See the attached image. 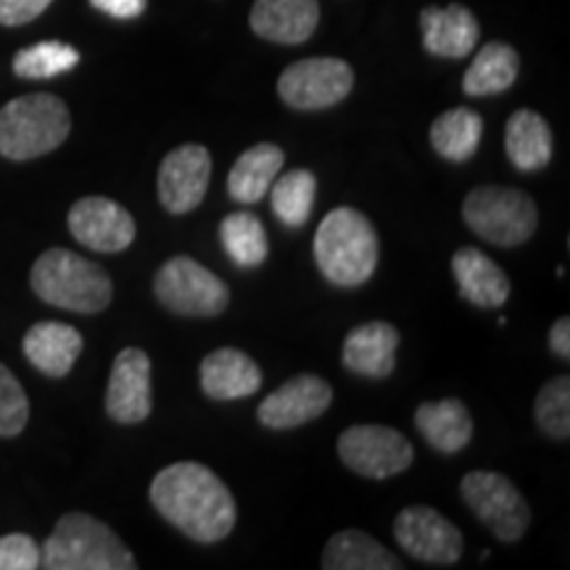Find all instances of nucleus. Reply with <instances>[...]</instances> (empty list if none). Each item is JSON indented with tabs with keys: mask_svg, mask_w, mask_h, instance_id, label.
<instances>
[{
	"mask_svg": "<svg viewBox=\"0 0 570 570\" xmlns=\"http://www.w3.org/2000/svg\"><path fill=\"white\" fill-rule=\"evenodd\" d=\"M148 497L167 523L202 544L227 539L238 520L230 489L202 462H175L159 470Z\"/></svg>",
	"mask_w": 570,
	"mask_h": 570,
	"instance_id": "f257e3e1",
	"label": "nucleus"
},
{
	"mask_svg": "<svg viewBox=\"0 0 570 570\" xmlns=\"http://www.w3.org/2000/svg\"><path fill=\"white\" fill-rule=\"evenodd\" d=\"M315 262L325 281L341 288H356L375 275L381 244L370 219L352 206H336L325 214L315 233Z\"/></svg>",
	"mask_w": 570,
	"mask_h": 570,
	"instance_id": "f03ea898",
	"label": "nucleus"
},
{
	"mask_svg": "<svg viewBox=\"0 0 570 570\" xmlns=\"http://www.w3.org/2000/svg\"><path fill=\"white\" fill-rule=\"evenodd\" d=\"M30 285L40 302L77 315H98L114 298L111 275L69 248H48L40 254L32 265Z\"/></svg>",
	"mask_w": 570,
	"mask_h": 570,
	"instance_id": "7ed1b4c3",
	"label": "nucleus"
},
{
	"mask_svg": "<svg viewBox=\"0 0 570 570\" xmlns=\"http://www.w3.org/2000/svg\"><path fill=\"white\" fill-rule=\"evenodd\" d=\"M40 568L48 570H135L138 560L104 520L67 512L40 550Z\"/></svg>",
	"mask_w": 570,
	"mask_h": 570,
	"instance_id": "20e7f679",
	"label": "nucleus"
},
{
	"mask_svg": "<svg viewBox=\"0 0 570 570\" xmlns=\"http://www.w3.org/2000/svg\"><path fill=\"white\" fill-rule=\"evenodd\" d=\"M71 132L69 106L53 92H30L0 109V156L32 161L56 151Z\"/></svg>",
	"mask_w": 570,
	"mask_h": 570,
	"instance_id": "39448f33",
	"label": "nucleus"
},
{
	"mask_svg": "<svg viewBox=\"0 0 570 570\" xmlns=\"http://www.w3.org/2000/svg\"><path fill=\"white\" fill-rule=\"evenodd\" d=\"M462 219L479 238L512 248L533 238L539 227V209L525 190L508 185H481L465 196Z\"/></svg>",
	"mask_w": 570,
	"mask_h": 570,
	"instance_id": "423d86ee",
	"label": "nucleus"
},
{
	"mask_svg": "<svg viewBox=\"0 0 570 570\" xmlns=\"http://www.w3.org/2000/svg\"><path fill=\"white\" fill-rule=\"evenodd\" d=\"M154 294L180 317H217L230 304V288L223 277L190 256H173L164 262L154 277Z\"/></svg>",
	"mask_w": 570,
	"mask_h": 570,
	"instance_id": "0eeeda50",
	"label": "nucleus"
},
{
	"mask_svg": "<svg viewBox=\"0 0 570 570\" xmlns=\"http://www.w3.org/2000/svg\"><path fill=\"white\" fill-rule=\"evenodd\" d=\"M468 510L504 544H515L531 525V508L504 473L473 470L460 483Z\"/></svg>",
	"mask_w": 570,
	"mask_h": 570,
	"instance_id": "6e6552de",
	"label": "nucleus"
},
{
	"mask_svg": "<svg viewBox=\"0 0 570 570\" xmlns=\"http://www.w3.org/2000/svg\"><path fill=\"white\" fill-rule=\"evenodd\" d=\"M338 458L362 479H391L415 462V449L402 431L389 425H352L338 436Z\"/></svg>",
	"mask_w": 570,
	"mask_h": 570,
	"instance_id": "1a4fd4ad",
	"label": "nucleus"
},
{
	"mask_svg": "<svg viewBox=\"0 0 570 570\" xmlns=\"http://www.w3.org/2000/svg\"><path fill=\"white\" fill-rule=\"evenodd\" d=\"M354 88V69L344 59L315 56L291 63L277 80V96L296 111H323L338 106Z\"/></svg>",
	"mask_w": 570,
	"mask_h": 570,
	"instance_id": "9d476101",
	"label": "nucleus"
},
{
	"mask_svg": "<svg viewBox=\"0 0 570 570\" xmlns=\"http://www.w3.org/2000/svg\"><path fill=\"white\" fill-rule=\"evenodd\" d=\"M394 537L412 560L436 568L458 566L462 550H465V539L458 525L425 504H412L399 512L394 520Z\"/></svg>",
	"mask_w": 570,
	"mask_h": 570,
	"instance_id": "9b49d317",
	"label": "nucleus"
},
{
	"mask_svg": "<svg viewBox=\"0 0 570 570\" xmlns=\"http://www.w3.org/2000/svg\"><path fill=\"white\" fill-rule=\"evenodd\" d=\"M212 180V154L198 142H185L175 151L164 156L159 177H156V190L159 202L169 214H188L202 206Z\"/></svg>",
	"mask_w": 570,
	"mask_h": 570,
	"instance_id": "f8f14e48",
	"label": "nucleus"
},
{
	"mask_svg": "<svg viewBox=\"0 0 570 570\" xmlns=\"http://www.w3.org/2000/svg\"><path fill=\"white\" fill-rule=\"evenodd\" d=\"M154 410L151 356L138 346H127L111 365L106 386V415L119 425L146 423Z\"/></svg>",
	"mask_w": 570,
	"mask_h": 570,
	"instance_id": "ddd939ff",
	"label": "nucleus"
},
{
	"mask_svg": "<svg viewBox=\"0 0 570 570\" xmlns=\"http://www.w3.org/2000/svg\"><path fill=\"white\" fill-rule=\"evenodd\" d=\"M67 225L77 244L98 254L125 252L132 246L135 233H138L132 214L106 196H85L75 202Z\"/></svg>",
	"mask_w": 570,
	"mask_h": 570,
	"instance_id": "4468645a",
	"label": "nucleus"
},
{
	"mask_svg": "<svg viewBox=\"0 0 570 570\" xmlns=\"http://www.w3.org/2000/svg\"><path fill=\"white\" fill-rule=\"evenodd\" d=\"M333 404V389L320 375H296L259 404V423L269 431H291L325 415Z\"/></svg>",
	"mask_w": 570,
	"mask_h": 570,
	"instance_id": "2eb2a0df",
	"label": "nucleus"
},
{
	"mask_svg": "<svg viewBox=\"0 0 570 570\" xmlns=\"http://www.w3.org/2000/svg\"><path fill=\"white\" fill-rule=\"evenodd\" d=\"M202 391L214 402L254 396L262 389V370L246 352L233 346L214 348L198 367Z\"/></svg>",
	"mask_w": 570,
	"mask_h": 570,
	"instance_id": "dca6fc26",
	"label": "nucleus"
},
{
	"mask_svg": "<svg viewBox=\"0 0 570 570\" xmlns=\"http://www.w3.org/2000/svg\"><path fill=\"white\" fill-rule=\"evenodd\" d=\"M420 30H423L425 51L441 59H465L475 51V42L481 38L479 19L460 3L446 9L428 6L420 11Z\"/></svg>",
	"mask_w": 570,
	"mask_h": 570,
	"instance_id": "f3484780",
	"label": "nucleus"
},
{
	"mask_svg": "<svg viewBox=\"0 0 570 570\" xmlns=\"http://www.w3.org/2000/svg\"><path fill=\"white\" fill-rule=\"evenodd\" d=\"M248 21L262 40L277 46H302L317 30L320 3L317 0H256Z\"/></svg>",
	"mask_w": 570,
	"mask_h": 570,
	"instance_id": "a211bd4d",
	"label": "nucleus"
},
{
	"mask_svg": "<svg viewBox=\"0 0 570 570\" xmlns=\"http://www.w3.org/2000/svg\"><path fill=\"white\" fill-rule=\"evenodd\" d=\"M24 356L35 370H40L48 377H63L71 373V367L80 360L85 338L77 327L56 320H42L35 323L24 336Z\"/></svg>",
	"mask_w": 570,
	"mask_h": 570,
	"instance_id": "6ab92c4d",
	"label": "nucleus"
},
{
	"mask_svg": "<svg viewBox=\"0 0 570 570\" xmlns=\"http://www.w3.org/2000/svg\"><path fill=\"white\" fill-rule=\"evenodd\" d=\"M452 275L460 296L481 309H499L510 298V277L481 248L465 246L452 256Z\"/></svg>",
	"mask_w": 570,
	"mask_h": 570,
	"instance_id": "aec40b11",
	"label": "nucleus"
},
{
	"mask_svg": "<svg viewBox=\"0 0 570 570\" xmlns=\"http://www.w3.org/2000/svg\"><path fill=\"white\" fill-rule=\"evenodd\" d=\"M396 348H399V331L391 323H373L356 325L344 338V367L362 377H389L396 367Z\"/></svg>",
	"mask_w": 570,
	"mask_h": 570,
	"instance_id": "412c9836",
	"label": "nucleus"
},
{
	"mask_svg": "<svg viewBox=\"0 0 570 570\" xmlns=\"http://www.w3.org/2000/svg\"><path fill=\"white\" fill-rule=\"evenodd\" d=\"M415 425L423 439L441 454H458L473 441V415L460 399L423 402L415 412Z\"/></svg>",
	"mask_w": 570,
	"mask_h": 570,
	"instance_id": "4be33fe9",
	"label": "nucleus"
},
{
	"mask_svg": "<svg viewBox=\"0 0 570 570\" xmlns=\"http://www.w3.org/2000/svg\"><path fill=\"white\" fill-rule=\"evenodd\" d=\"M504 151L520 173H539L552 159L554 138L541 114L518 109L504 127Z\"/></svg>",
	"mask_w": 570,
	"mask_h": 570,
	"instance_id": "5701e85b",
	"label": "nucleus"
},
{
	"mask_svg": "<svg viewBox=\"0 0 570 570\" xmlns=\"http://www.w3.org/2000/svg\"><path fill=\"white\" fill-rule=\"evenodd\" d=\"M285 151L277 142H256L235 159L227 175V194L238 204H256L265 198L269 185L281 175Z\"/></svg>",
	"mask_w": 570,
	"mask_h": 570,
	"instance_id": "b1692460",
	"label": "nucleus"
},
{
	"mask_svg": "<svg viewBox=\"0 0 570 570\" xmlns=\"http://www.w3.org/2000/svg\"><path fill=\"white\" fill-rule=\"evenodd\" d=\"M325 570H402L404 562L365 531H338L323 550Z\"/></svg>",
	"mask_w": 570,
	"mask_h": 570,
	"instance_id": "393cba45",
	"label": "nucleus"
},
{
	"mask_svg": "<svg viewBox=\"0 0 570 570\" xmlns=\"http://www.w3.org/2000/svg\"><path fill=\"white\" fill-rule=\"evenodd\" d=\"M520 59L518 51L508 42H487L479 53H475L473 63L462 77V90L465 96L483 98L497 96V92L510 90L518 80Z\"/></svg>",
	"mask_w": 570,
	"mask_h": 570,
	"instance_id": "a878e982",
	"label": "nucleus"
},
{
	"mask_svg": "<svg viewBox=\"0 0 570 570\" xmlns=\"http://www.w3.org/2000/svg\"><path fill=\"white\" fill-rule=\"evenodd\" d=\"M483 135V119L481 114L465 106L449 109L436 117L431 125V146L441 159L446 161H468L473 159L481 146Z\"/></svg>",
	"mask_w": 570,
	"mask_h": 570,
	"instance_id": "bb28decb",
	"label": "nucleus"
},
{
	"mask_svg": "<svg viewBox=\"0 0 570 570\" xmlns=\"http://www.w3.org/2000/svg\"><path fill=\"white\" fill-rule=\"evenodd\" d=\"M219 240L238 267H259L269 254L265 225L252 212L227 214L219 225Z\"/></svg>",
	"mask_w": 570,
	"mask_h": 570,
	"instance_id": "cd10ccee",
	"label": "nucleus"
},
{
	"mask_svg": "<svg viewBox=\"0 0 570 570\" xmlns=\"http://www.w3.org/2000/svg\"><path fill=\"white\" fill-rule=\"evenodd\" d=\"M273 188V212L277 219L291 227H302L315 209L317 177L309 169H291L283 177H275Z\"/></svg>",
	"mask_w": 570,
	"mask_h": 570,
	"instance_id": "c85d7f7f",
	"label": "nucleus"
},
{
	"mask_svg": "<svg viewBox=\"0 0 570 570\" xmlns=\"http://www.w3.org/2000/svg\"><path fill=\"white\" fill-rule=\"evenodd\" d=\"M80 63V51L59 40L35 42L13 56V75L21 80H51Z\"/></svg>",
	"mask_w": 570,
	"mask_h": 570,
	"instance_id": "c756f323",
	"label": "nucleus"
},
{
	"mask_svg": "<svg viewBox=\"0 0 570 570\" xmlns=\"http://www.w3.org/2000/svg\"><path fill=\"white\" fill-rule=\"evenodd\" d=\"M533 417L541 433L554 441L570 439V377L558 375L539 389Z\"/></svg>",
	"mask_w": 570,
	"mask_h": 570,
	"instance_id": "7c9ffc66",
	"label": "nucleus"
},
{
	"mask_svg": "<svg viewBox=\"0 0 570 570\" xmlns=\"http://www.w3.org/2000/svg\"><path fill=\"white\" fill-rule=\"evenodd\" d=\"M30 423V399L24 386L0 362V439H17Z\"/></svg>",
	"mask_w": 570,
	"mask_h": 570,
	"instance_id": "2f4dec72",
	"label": "nucleus"
},
{
	"mask_svg": "<svg viewBox=\"0 0 570 570\" xmlns=\"http://www.w3.org/2000/svg\"><path fill=\"white\" fill-rule=\"evenodd\" d=\"M40 568V547L27 533L0 537V570H35Z\"/></svg>",
	"mask_w": 570,
	"mask_h": 570,
	"instance_id": "473e14b6",
	"label": "nucleus"
},
{
	"mask_svg": "<svg viewBox=\"0 0 570 570\" xmlns=\"http://www.w3.org/2000/svg\"><path fill=\"white\" fill-rule=\"evenodd\" d=\"M53 0H0V24L21 27L30 24L51 6Z\"/></svg>",
	"mask_w": 570,
	"mask_h": 570,
	"instance_id": "72a5a7b5",
	"label": "nucleus"
},
{
	"mask_svg": "<svg viewBox=\"0 0 570 570\" xmlns=\"http://www.w3.org/2000/svg\"><path fill=\"white\" fill-rule=\"evenodd\" d=\"M90 3L114 19H135L146 11V0H90Z\"/></svg>",
	"mask_w": 570,
	"mask_h": 570,
	"instance_id": "f704fd0d",
	"label": "nucleus"
},
{
	"mask_svg": "<svg viewBox=\"0 0 570 570\" xmlns=\"http://www.w3.org/2000/svg\"><path fill=\"white\" fill-rule=\"evenodd\" d=\"M550 348L560 360H570V320L560 317L550 327Z\"/></svg>",
	"mask_w": 570,
	"mask_h": 570,
	"instance_id": "c9c22d12",
	"label": "nucleus"
}]
</instances>
